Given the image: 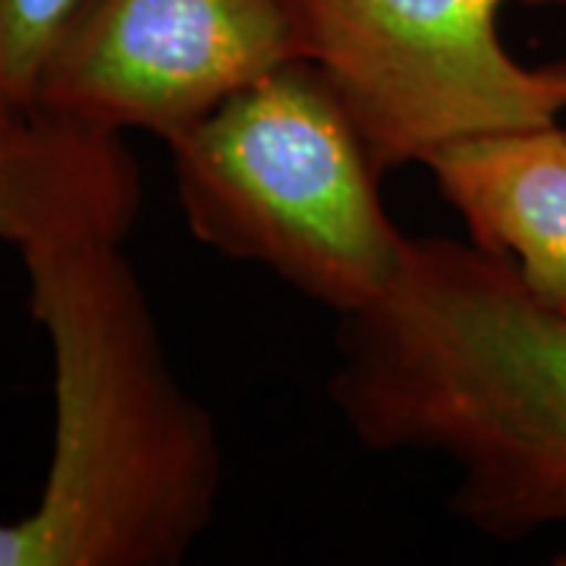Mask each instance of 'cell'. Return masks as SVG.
I'll return each instance as SVG.
<instances>
[{"instance_id": "obj_4", "label": "cell", "mask_w": 566, "mask_h": 566, "mask_svg": "<svg viewBox=\"0 0 566 566\" xmlns=\"http://www.w3.org/2000/svg\"><path fill=\"white\" fill-rule=\"evenodd\" d=\"M506 0H290L315 63L378 167L482 136L564 120L566 61H516L497 35ZM566 7V0H520Z\"/></svg>"}, {"instance_id": "obj_1", "label": "cell", "mask_w": 566, "mask_h": 566, "mask_svg": "<svg viewBox=\"0 0 566 566\" xmlns=\"http://www.w3.org/2000/svg\"><path fill=\"white\" fill-rule=\"evenodd\" d=\"M340 322L327 387L365 450L453 465V513L491 538L566 523V315L513 264L412 237L385 300Z\"/></svg>"}, {"instance_id": "obj_6", "label": "cell", "mask_w": 566, "mask_h": 566, "mask_svg": "<svg viewBox=\"0 0 566 566\" xmlns=\"http://www.w3.org/2000/svg\"><path fill=\"white\" fill-rule=\"evenodd\" d=\"M142 170L117 133L0 98V240L17 252L51 240L133 233Z\"/></svg>"}, {"instance_id": "obj_3", "label": "cell", "mask_w": 566, "mask_h": 566, "mask_svg": "<svg viewBox=\"0 0 566 566\" xmlns=\"http://www.w3.org/2000/svg\"><path fill=\"white\" fill-rule=\"evenodd\" d=\"M189 233L340 318L381 303L409 240L368 142L315 63L268 73L167 139Z\"/></svg>"}, {"instance_id": "obj_8", "label": "cell", "mask_w": 566, "mask_h": 566, "mask_svg": "<svg viewBox=\"0 0 566 566\" xmlns=\"http://www.w3.org/2000/svg\"><path fill=\"white\" fill-rule=\"evenodd\" d=\"M80 0H0V98L35 107L51 44Z\"/></svg>"}, {"instance_id": "obj_9", "label": "cell", "mask_w": 566, "mask_h": 566, "mask_svg": "<svg viewBox=\"0 0 566 566\" xmlns=\"http://www.w3.org/2000/svg\"><path fill=\"white\" fill-rule=\"evenodd\" d=\"M557 564H560V566H566V554H560V557H557Z\"/></svg>"}, {"instance_id": "obj_2", "label": "cell", "mask_w": 566, "mask_h": 566, "mask_svg": "<svg viewBox=\"0 0 566 566\" xmlns=\"http://www.w3.org/2000/svg\"><path fill=\"white\" fill-rule=\"evenodd\" d=\"M51 346L54 438L35 506L0 523V566H177L221 497L218 424L174 375L120 240L20 249Z\"/></svg>"}, {"instance_id": "obj_7", "label": "cell", "mask_w": 566, "mask_h": 566, "mask_svg": "<svg viewBox=\"0 0 566 566\" xmlns=\"http://www.w3.org/2000/svg\"><path fill=\"white\" fill-rule=\"evenodd\" d=\"M465 223L469 243L516 268L566 315V126L460 142L422 164Z\"/></svg>"}, {"instance_id": "obj_5", "label": "cell", "mask_w": 566, "mask_h": 566, "mask_svg": "<svg viewBox=\"0 0 566 566\" xmlns=\"http://www.w3.org/2000/svg\"><path fill=\"white\" fill-rule=\"evenodd\" d=\"M296 61L290 0H80L44 57L35 107L167 142Z\"/></svg>"}]
</instances>
